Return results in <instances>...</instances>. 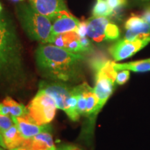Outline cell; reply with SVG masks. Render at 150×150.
<instances>
[{"label":"cell","mask_w":150,"mask_h":150,"mask_svg":"<svg viewBox=\"0 0 150 150\" xmlns=\"http://www.w3.org/2000/svg\"><path fill=\"white\" fill-rule=\"evenodd\" d=\"M83 60L81 54L67 51L50 43H41L35 51L38 68L43 76L57 81L77 79Z\"/></svg>","instance_id":"1"},{"label":"cell","mask_w":150,"mask_h":150,"mask_svg":"<svg viewBox=\"0 0 150 150\" xmlns=\"http://www.w3.org/2000/svg\"><path fill=\"white\" fill-rule=\"evenodd\" d=\"M21 68L22 45L16 26L0 29V84L15 79Z\"/></svg>","instance_id":"2"},{"label":"cell","mask_w":150,"mask_h":150,"mask_svg":"<svg viewBox=\"0 0 150 150\" xmlns=\"http://www.w3.org/2000/svg\"><path fill=\"white\" fill-rule=\"evenodd\" d=\"M16 13L22 28L31 40L50 42L52 24L47 17L38 12L29 2L18 4Z\"/></svg>","instance_id":"3"},{"label":"cell","mask_w":150,"mask_h":150,"mask_svg":"<svg viewBox=\"0 0 150 150\" xmlns=\"http://www.w3.org/2000/svg\"><path fill=\"white\" fill-rule=\"evenodd\" d=\"M39 92L51 97L57 108L64 110L72 121H78L80 115L77 111V95L74 87L62 82H50L42 81L39 83Z\"/></svg>","instance_id":"4"},{"label":"cell","mask_w":150,"mask_h":150,"mask_svg":"<svg viewBox=\"0 0 150 150\" xmlns=\"http://www.w3.org/2000/svg\"><path fill=\"white\" fill-rule=\"evenodd\" d=\"M27 108L28 114L41 125H48L53 120L57 108L51 97L39 91Z\"/></svg>","instance_id":"5"},{"label":"cell","mask_w":150,"mask_h":150,"mask_svg":"<svg viewBox=\"0 0 150 150\" xmlns=\"http://www.w3.org/2000/svg\"><path fill=\"white\" fill-rule=\"evenodd\" d=\"M150 42V36L142 39L129 41L121 39L112 45L108 51L115 61H120L135 55Z\"/></svg>","instance_id":"6"},{"label":"cell","mask_w":150,"mask_h":150,"mask_svg":"<svg viewBox=\"0 0 150 150\" xmlns=\"http://www.w3.org/2000/svg\"><path fill=\"white\" fill-rule=\"evenodd\" d=\"M51 22L52 24V36L50 42L52 38L56 35L70 31H76L80 24L79 20L67 9L59 13L52 19Z\"/></svg>","instance_id":"7"},{"label":"cell","mask_w":150,"mask_h":150,"mask_svg":"<svg viewBox=\"0 0 150 150\" xmlns=\"http://www.w3.org/2000/svg\"><path fill=\"white\" fill-rule=\"evenodd\" d=\"M11 116L14 125L18 129L24 139H29L36 136L43 131H52V127L50 125H39L29 114H26L21 117Z\"/></svg>","instance_id":"8"},{"label":"cell","mask_w":150,"mask_h":150,"mask_svg":"<svg viewBox=\"0 0 150 150\" xmlns=\"http://www.w3.org/2000/svg\"><path fill=\"white\" fill-rule=\"evenodd\" d=\"M125 39L133 41L150 36V26L140 16L132 14L125 22Z\"/></svg>","instance_id":"9"},{"label":"cell","mask_w":150,"mask_h":150,"mask_svg":"<svg viewBox=\"0 0 150 150\" xmlns=\"http://www.w3.org/2000/svg\"><path fill=\"white\" fill-rule=\"evenodd\" d=\"M115 81L102 72H95V86L94 91L98 98L99 109H102L112 95Z\"/></svg>","instance_id":"10"},{"label":"cell","mask_w":150,"mask_h":150,"mask_svg":"<svg viewBox=\"0 0 150 150\" xmlns=\"http://www.w3.org/2000/svg\"><path fill=\"white\" fill-rule=\"evenodd\" d=\"M50 43L73 53H86L81 45L80 36L76 31H70L56 35L52 38Z\"/></svg>","instance_id":"11"},{"label":"cell","mask_w":150,"mask_h":150,"mask_svg":"<svg viewBox=\"0 0 150 150\" xmlns=\"http://www.w3.org/2000/svg\"><path fill=\"white\" fill-rule=\"evenodd\" d=\"M30 4L50 20L62 11L66 10L65 0H29Z\"/></svg>","instance_id":"12"},{"label":"cell","mask_w":150,"mask_h":150,"mask_svg":"<svg viewBox=\"0 0 150 150\" xmlns=\"http://www.w3.org/2000/svg\"><path fill=\"white\" fill-rule=\"evenodd\" d=\"M110 21L105 17H91L87 22V35L97 43L106 41V29Z\"/></svg>","instance_id":"13"},{"label":"cell","mask_w":150,"mask_h":150,"mask_svg":"<svg viewBox=\"0 0 150 150\" xmlns=\"http://www.w3.org/2000/svg\"><path fill=\"white\" fill-rule=\"evenodd\" d=\"M52 131H43L36 136L25 139L22 145L28 146L38 150H56L54 142Z\"/></svg>","instance_id":"14"},{"label":"cell","mask_w":150,"mask_h":150,"mask_svg":"<svg viewBox=\"0 0 150 150\" xmlns=\"http://www.w3.org/2000/svg\"><path fill=\"white\" fill-rule=\"evenodd\" d=\"M2 134L6 148L8 150H12L22 146L25 140L15 125L7 130L3 131Z\"/></svg>","instance_id":"15"},{"label":"cell","mask_w":150,"mask_h":150,"mask_svg":"<svg viewBox=\"0 0 150 150\" xmlns=\"http://www.w3.org/2000/svg\"><path fill=\"white\" fill-rule=\"evenodd\" d=\"M114 69L118 71L127 70L135 72H147L150 71V59L129 62L127 63H116L113 62Z\"/></svg>","instance_id":"16"},{"label":"cell","mask_w":150,"mask_h":150,"mask_svg":"<svg viewBox=\"0 0 150 150\" xmlns=\"http://www.w3.org/2000/svg\"><path fill=\"white\" fill-rule=\"evenodd\" d=\"M92 14L93 17L109 18L113 16L114 12L108 6L106 0H96L93 6Z\"/></svg>","instance_id":"17"},{"label":"cell","mask_w":150,"mask_h":150,"mask_svg":"<svg viewBox=\"0 0 150 150\" xmlns=\"http://www.w3.org/2000/svg\"><path fill=\"white\" fill-rule=\"evenodd\" d=\"M2 103L6 105L10 110V114L15 117H21L28 113L27 108L23 104L18 103L11 97H6L4 99Z\"/></svg>","instance_id":"18"},{"label":"cell","mask_w":150,"mask_h":150,"mask_svg":"<svg viewBox=\"0 0 150 150\" xmlns=\"http://www.w3.org/2000/svg\"><path fill=\"white\" fill-rule=\"evenodd\" d=\"M120 35L119 27L115 24L110 22L106 29V41L117 40Z\"/></svg>","instance_id":"19"},{"label":"cell","mask_w":150,"mask_h":150,"mask_svg":"<svg viewBox=\"0 0 150 150\" xmlns=\"http://www.w3.org/2000/svg\"><path fill=\"white\" fill-rule=\"evenodd\" d=\"M13 125L14 123L11 116L0 115V129L2 132L8 129Z\"/></svg>","instance_id":"20"},{"label":"cell","mask_w":150,"mask_h":150,"mask_svg":"<svg viewBox=\"0 0 150 150\" xmlns=\"http://www.w3.org/2000/svg\"><path fill=\"white\" fill-rule=\"evenodd\" d=\"M129 76H130V71L127 70H120L116 75L115 83L118 85H124L128 81Z\"/></svg>","instance_id":"21"},{"label":"cell","mask_w":150,"mask_h":150,"mask_svg":"<svg viewBox=\"0 0 150 150\" xmlns=\"http://www.w3.org/2000/svg\"><path fill=\"white\" fill-rule=\"evenodd\" d=\"M108 4L112 9L113 12L120 10L122 7L127 6L128 1L127 0H106ZM114 15V14H113Z\"/></svg>","instance_id":"22"},{"label":"cell","mask_w":150,"mask_h":150,"mask_svg":"<svg viewBox=\"0 0 150 150\" xmlns=\"http://www.w3.org/2000/svg\"><path fill=\"white\" fill-rule=\"evenodd\" d=\"M80 42L82 47L84 48L86 53L93 51V45L91 41L87 37H80Z\"/></svg>","instance_id":"23"},{"label":"cell","mask_w":150,"mask_h":150,"mask_svg":"<svg viewBox=\"0 0 150 150\" xmlns=\"http://www.w3.org/2000/svg\"><path fill=\"white\" fill-rule=\"evenodd\" d=\"M87 22H80L79 25L76 29V32L80 37H86L87 35Z\"/></svg>","instance_id":"24"},{"label":"cell","mask_w":150,"mask_h":150,"mask_svg":"<svg viewBox=\"0 0 150 150\" xmlns=\"http://www.w3.org/2000/svg\"><path fill=\"white\" fill-rule=\"evenodd\" d=\"M140 16L150 26V4L146 5Z\"/></svg>","instance_id":"25"},{"label":"cell","mask_w":150,"mask_h":150,"mask_svg":"<svg viewBox=\"0 0 150 150\" xmlns=\"http://www.w3.org/2000/svg\"><path fill=\"white\" fill-rule=\"evenodd\" d=\"M10 113V110L6 105L4 104L2 102L0 103V115H8Z\"/></svg>","instance_id":"26"},{"label":"cell","mask_w":150,"mask_h":150,"mask_svg":"<svg viewBox=\"0 0 150 150\" xmlns=\"http://www.w3.org/2000/svg\"><path fill=\"white\" fill-rule=\"evenodd\" d=\"M56 150H82L81 148H79L77 146L75 145H63L61 147L56 148Z\"/></svg>","instance_id":"27"},{"label":"cell","mask_w":150,"mask_h":150,"mask_svg":"<svg viewBox=\"0 0 150 150\" xmlns=\"http://www.w3.org/2000/svg\"><path fill=\"white\" fill-rule=\"evenodd\" d=\"M133 4H150V0H127Z\"/></svg>","instance_id":"28"},{"label":"cell","mask_w":150,"mask_h":150,"mask_svg":"<svg viewBox=\"0 0 150 150\" xmlns=\"http://www.w3.org/2000/svg\"><path fill=\"white\" fill-rule=\"evenodd\" d=\"M12 150H38L35 149H33L32 147H28V146H25V145H22L20 147L15 148V149H12Z\"/></svg>","instance_id":"29"},{"label":"cell","mask_w":150,"mask_h":150,"mask_svg":"<svg viewBox=\"0 0 150 150\" xmlns=\"http://www.w3.org/2000/svg\"><path fill=\"white\" fill-rule=\"evenodd\" d=\"M0 146L6 149V146H5V144H4V142L2 131H1V129H0Z\"/></svg>","instance_id":"30"},{"label":"cell","mask_w":150,"mask_h":150,"mask_svg":"<svg viewBox=\"0 0 150 150\" xmlns=\"http://www.w3.org/2000/svg\"><path fill=\"white\" fill-rule=\"evenodd\" d=\"M11 1H13V2H19V1H22L24 0H10Z\"/></svg>","instance_id":"31"},{"label":"cell","mask_w":150,"mask_h":150,"mask_svg":"<svg viewBox=\"0 0 150 150\" xmlns=\"http://www.w3.org/2000/svg\"><path fill=\"white\" fill-rule=\"evenodd\" d=\"M4 149V148H3L2 147H1V146H0V150H2V149Z\"/></svg>","instance_id":"32"},{"label":"cell","mask_w":150,"mask_h":150,"mask_svg":"<svg viewBox=\"0 0 150 150\" xmlns=\"http://www.w3.org/2000/svg\"><path fill=\"white\" fill-rule=\"evenodd\" d=\"M2 150H6V149H2Z\"/></svg>","instance_id":"33"}]
</instances>
